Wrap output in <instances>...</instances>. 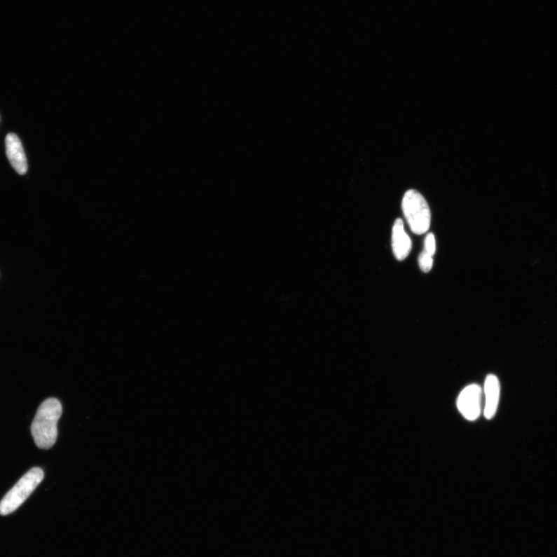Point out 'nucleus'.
I'll list each match as a JSON object with an SVG mask.
<instances>
[{
  "instance_id": "f257e3e1",
  "label": "nucleus",
  "mask_w": 557,
  "mask_h": 557,
  "mask_svg": "<svg viewBox=\"0 0 557 557\" xmlns=\"http://www.w3.org/2000/svg\"><path fill=\"white\" fill-rule=\"evenodd\" d=\"M62 413L60 401L50 398L37 411L32 425V434L37 448L48 450L57 438V422Z\"/></svg>"
},
{
  "instance_id": "f03ea898",
  "label": "nucleus",
  "mask_w": 557,
  "mask_h": 557,
  "mask_svg": "<svg viewBox=\"0 0 557 557\" xmlns=\"http://www.w3.org/2000/svg\"><path fill=\"white\" fill-rule=\"evenodd\" d=\"M43 476V472L40 467H34L28 471L0 502V515H10L20 508L41 484Z\"/></svg>"
},
{
  "instance_id": "7ed1b4c3",
  "label": "nucleus",
  "mask_w": 557,
  "mask_h": 557,
  "mask_svg": "<svg viewBox=\"0 0 557 557\" xmlns=\"http://www.w3.org/2000/svg\"><path fill=\"white\" fill-rule=\"evenodd\" d=\"M402 207L412 232L417 235L426 233L432 222V212L425 198L417 191H408L404 197Z\"/></svg>"
},
{
  "instance_id": "20e7f679",
  "label": "nucleus",
  "mask_w": 557,
  "mask_h": 557,
  "mask_svg": "<svg viewBox=\"0 0 557 557\" xmlns=\"http://www.w3.org/2000/svg\"><path fill=\"white\" fill-rule=\"evenodd\" d=\"M482 389L478 384H471L460 393L457 400L458 411L469 421L476 420L482 412Z\"/></svg>"
},
{
  "instance_id": "39448f33",
  "label": "nucleus",
  "mask_w": 557,
  "mask_h": 557,
  "mask_svg": "<svg viewBox=\"0 0 557 557\" xmlns=\"http://www.w3.org/2000/svg\"><path fill=\"white\" fill-rule=\"evenodd\" d=\"M6 152L11 166L20 175L27 172V160L20 138L15 133L6 137Z\"/></svg>"
},
{
  "instance_id": "423d86ee",
  "label": "nucleus",
  "mask_w": 557,
  "mask_h": 557,
  "mask_svg": "<svg viewBox=\"0 0 557 557\" xmlns=\"http://www.w3.org/2000/svg\"><path fill=\"white\" fill-rule=\"evenodd\" d=\"M486 404L484 415L487 420L494 418L497 407H499L501 393V385L499 378L495 375L487 376L484 386Z\"/></svg>"
},
{
  "instance_id": "0eeeda50",
  "label": "nucleus",
  "mask_w": 557,
  "mask_h": 557,
  "mask_svg": "<svg viewBox=\"0 0 557 557\" xmlns=\"http://www.w3.org/2000/svg\"><path fill=\"white\" fill-rule=\"evenodd\" d=\"M392 246L393 254L399 261H402L410 254L412 242L411 238L405 232L402 219H397L394 226H393Z\"/></svg>"
},
{
  "instance_id": "6e6552de",
  "label": "nucleus",
  "mask_w": 557,
  "mask_h": 557,
  "mask_svg": "<svg viewBox=\"0 0 557 557\" xmlns=\"http://www.w3.org/2000/svg\"><path fill=\"white\" fill-rule=\"evenodd\" d=\"M433 262V256L429 254L425 250H423L419 256L420 269L425 273L429 272L432 269Z\"/></svg>"
},
{
  "instance_id": "1a4fd4ad",
  "label": "nucleus",
  "mask_w": 557,
  "mask_h": 557,
  "mask_svg": "<svg viewBox=\"0 0 557 557\" xmlns=\"http://www.w3.org/2000/svg\"><path fill=\"white\" fill-rule=\"evenodd\" d=\"M425 248V250L428 252L429 254L432 256L434 255L436 251V242L435 237L432 233H429L427 235Z\"/></svg>"
}]
</instances>
